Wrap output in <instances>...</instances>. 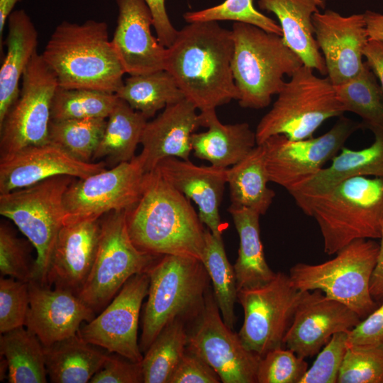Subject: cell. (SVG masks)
Listing matches in <instances>:
<instances>
[{
    "instance_id": "7c38bea8",
    "label": "cell",
    "mask_w": 383,
    "mask_h": 383,
    "mask_svg": "<svg viewBox=\"0 0 383 383\" xmlns=\"http://www.w3.org/2000/svg\"><path fill=\"white\" fill-rule=\"evenodd\" d=\"M57 77L36 52L22 77L20 94L0 123V159L49 140Z\"/></svg>"
},
{
    "instance_id": "cb8c5ba5",
    "label": "cell",
    "mask_w": 383,
    "mask_h": 383,
    "mask_svg": "<svg viewBox=\"0 0 383 383\" xmlns=\"http://www.w3.org/2000/svg\"><path fill=\"white\" fill-rule=\"evenodd\" d=\"M196 106L184 99L166 106L145 127L138 155L145 172H150L164 158L175 157L189 160L191 137L201 126Z\"/></svg>"
},
{
    "instance_id": "60d3db41",
    "label": "cell",
    "mask_w": 383,
    "mask_h": 383,
    "mask_svg": "<svg viewBox=\"0 0 383 383\" xmlns=\"http://www.w3.org/2000/svg\"><path fill=\"white\" fill-rule=\"evenodd\" d=\"M337 383H383V348L348 343Z\"/></svg>"
},
{
    "instance_id": "c3c4849f",
    "label": "cell",
    "mask_w": 383,
    "mask_h": 383,
    "mask_svg": "<svg viewBox=\"0 0 383 383\" xmlns=\"http://www.w3.org/2000/svg\"><path fill=\"white\" fill-rule=\"evenodd\" d=\"M348 343L383 348V303L348 331Z\"/></svg>"
},
{
    "instance_id": "44dd1931",
    "label": "cell",
    "mask_w": 383,
    "mask_h": 383,
    "mask_svg": "<svg viewBox=\"0 0 383 383\" xmlns=\"http://www.w3.org/2000/svg\"><path fill=\"white\" fill-rule=\"evenodd\" d=\"M29 300L25 326L35 334L44 346L77 335L84 322L96 313L78 295L62 289L30 281Z\"/></svg>"
},
{
    "instance_id": "681fc988",
    "label": "cell",
    "mask_w": 383,
    "mask_h": 383,
    "mask_svg": "<svg viewBox=\"0 0 383 383\" xmlns=\"http://www.w3.org/2000/svg\"><path fill=\"white\" fill-rule=\"evenodd\" d=\"M150 8L153 27L160 43L169 48L174 42L178 30L171 23L166 10L165 0H144Z\"/></svg>"
},
{
    "instance_id": "4316f807",
    "label": "cell",
    "mask_w": 383,
    "mask_h": 383,
    "mask_svg": "<svg viewBox=\"0 0 383 383\" xmlns=\"http://www.w3.org/2000/svg\"><path fill=\"white\" fill-rule=\"evenodd\" d=\"M199 118L201 126L208 130L192 135V149L196 157L213 166H233L257 145L255 131L248 123L223 124L218 120L216 109L200 112Z\"/></svg>"
},
{
    "instance_id": "7bdbcfd3",
    "label": "cell",
    "mask_w": 383,
    "mask_h": 383,
    "mask_svg": "<svg viewBox=\"0 0 383 383\" xmlns=\"http://www.w3.org/2000/svg\"><path fill=\"white\" fill-rule=\"evenodd\" d=\"M30 245L28 239L18 238L8 224L1 223L0 272L2 277L9 276L26 282L30 281L34 264V261H30Z\"/></svg>"
},
{
    "instance_id": "5bb4252c",
    "label": "cell",
    "mask_w": 383,
    "mask_h": 383,
    "mask_svg": "<svg viewBox=\"0 0 383 383\" xmlns=\"http://www.w3.org/2000/svg\"><path fill=\"white\" fill-rule=\"evenodd\" d=\"M145 173L136 155L110 170L76 178L64 194V225L98 220L108 213L130 209L140 197Z\"/></svg>"
},
{
    "instance_id": "816d5d0a",
    "label": "cell",
    "mask_w": 383,
    "mask_h": 383,
    "mask_svg": "<svg viewBox=\"0 0 383 383\" xmlns=\"http://www.w3.org/2000/svg\"><path fill=\"white\" fill-rule=\"evenodd\" d=\"M379 239L377 260L370 285V293L373 298L383 296V232Z\"/></svg>"
},
{
    "instance_id": "bcb514c9",
    "label": "cell",
    "mask_w": 383,
    "mask_h": 383,
    "mask_svg": "<svg viewBox=\"0 0 383 383\" xmlns=\"http://www.w3.org/2000/svg\"><path fill=\"white\" fill-rule=\"evenodd\" d=\"M91 383H141L143 374L141 362L131 361L118 354L108 358L89 381Z\"/></svg>"
},
{
    "instance_id": "ee69618b",
    "label": "cell",
    "mask_w": 383,
    "mask_h": 383,
    "mask_svg": "<svg viewBox=\"0 0 383 383\" xmlns=\"http://www.w3.org/2000/svg\"><path fill=\"white\" fill-rule=\"evenodd\" d=\"M29 305L28 282L1 276L0 279L1 334L25 326Z\"/></svg>"
},
{
    "instance_id": "6da1fadb",
    "label": "cell",
    "mask_w": 383,
    "mask_h": 383,
    "mask_svg": "<svg viewBox=\"0 0 383 383\" xmlns=\"http://www.w3.org/2000/svg\"><path fill=\"white\" fill-rule=\"evenodd\" d=\"M233 54L231 30L218 21L189 23L167 48L165 70L200 112L216 109L240 97L231 69Z\"/></svg>"
},
{
    "instance_id": "9a60e30c",
    "label": "cell",
    "mask_w": 383,
    "mask_h": 383,
    "mask_svg": "<svg viewBox=\"0 0 383 383\" xmlns=\"http://www.w3.org/2000/svg\"><path fill=\"white\" fill-rule=\"evenodd\" d=\"M213 293L209 287L203 307L192 331L187 350L207 363L223 383H257L261 357L248 349L238 333L224 323Z\"/></svg>"
},
{
    "instance_id": "4dcf8cb0",
    "label": "cell",
    "mask_w": 383,
    "mask_h": 383,
    "mask_svg": "<svg viewBox=\"0 0 383 383\" xmlns=\"http://www.w3.org/2000/svg\"><path fill=\"white\" fill-rule=\"evenodd\" d=\"M269 182L265 148L257 145L243 160L227 168L231 205L265 214L275 196L267 187Z\"/></svg>"
},
{
    "instance_id": "d6a6232c",
    "label": "cell",
    "mask_w": 383,
    "mask_h": 383,
    "mask_svg": "<svg viewBox=\"0 0 383 383\" xmlns=\"http://www.w3.org/2000/svg\"><path fill=\"white\" fill-rule=\"evenodd\" d=\"M0 352L7 362L9 382H48L44 345L24 326L1 333Z\"/></svg>"
},
{
    "instance_id": "30bf717a",
    "label": "cell",
    "mask_w": 383,
    "mask_h": 383,
    "mask_svg": "<svg viewBox=\"0 0 383 383\" xmlns=\"http://www.w3.org/2000/svg\"><path fill=\"white\" fill-rule=\"evenodd\" d=\"M126 211L101 218L95 260L78 295L95 313L101 312L131 277L148 272L157 257L135 246L128 231Z\"/></svg>"
},
{
    "instance_id": "f35d334b",
    "label": "cell",
    "mask_w": 383,
    "mask_h": 383,
    "mask_svg": "<svg viewBox=\"0 0 383 383\" xmlns=\"http://www.w3.org/2000/svg\"><path fill=\"white\" fill-rule=\"evenodd\" d=\"M106 118L51 120L49 140L77 159L89 162L103 137Z\"/></svg>"
},
{
    "instance_id": "83f0119b",
    "label": "cell",
    "mask_w": 383,
    "mask_h": 383,
    "mask_svg": "<svg viewBox=\"0 0 383 383\" xmlns=\"http://www.w3.org/2000/svg\"><path fill=\"white\" fill-rule=\"evenodd\" d=\"M7 21L6 53L0 69V123L20 94V79L38 43V31L24 10L13 11Z\"/></svg>"
},
{
    "instance_id": "2e32d148",
    "label": "cell",
    "mask_w": 383,
    "mask_h": 383,
    "mask_svg": "<svg viewBox=\"0 0 383 383\" xmlns=\"http://www.w3.org/2000/svg\"><path fill=\"white\" fill-rule=\"evenodd\" d=\"M149 284L148 272L131 277L100 314L81 327L77 334L108 353L141 362L143 356L138 340V321Z\"/></svg>"
},
{
    "instance_id": "f907efd6",
    "label": "cell",
    "mask_w": 383,
    "mask_h": 383,
    "mask_svg": "<svg viewBox=\"0 0 383 383\" xmlns=\"http://www.w3.org/2000/svg\"><path fill=\"white\" fill-rule=\"evenodd\" d=\"M365 62L379 80L383 91V41L369 39L363 50Z\"/></svg>"
},
{
    "instance_id": "3957f363",
    "label": "cell",
    "mask_w": 383,
    "mask_h": 383,
    "mask_svg": "<svg viewBox=\"0 0 383 383\" xmlns=\"http://www.w3.org/2000/svg\"><path fill=\"white\" fill-rule=\"evenodd\" d=\"M41 55L55 73L59 87L116 94L123 84L126 72L104 21L62 22Z\"/></svg>"
},
{
    "instance_id": "e575fe53",
    "label": "cell",
    "mask_w": 383,
    "mask_h": 383,
    "mask_svg": "<svg viewBox=\"0 0 383 383\" xmlns=\"http://www.w3.org/2000/svg\"><path fill=\"white\" fill-rule=\"evenodd\" d=\"M188 333L177 318L158 334L141 361L144 383H169L187 351Z\"/></svg>"
},
{
    "instance_id": "8fae6325",
    "label": "cell",
    "mask_w": 383,
    "mask_h": 383,
    "mask_svg": "<svg viewBox=\"0 0 383 383\" xmlns=\"http://www.w3.org/2000/svg\"><path fill=\"white\" fill-rule=\"evenodd\" d=\"M304 292L281 272L264 284L238 291V301L244 312L238 335L244 345L260 357L283 347Z\"/></svg>"
},
{
    "instance_id": "db71d44e",
    "label": "cell",
    "mask_w": 383,
    "mask_h": 383,
    "mask_svg": "<svg viewBox=\"0 0 383 383\" xmlns=\"http://www.w3.org/2000/svg\"><path fill=\"white\" fill-rule=\"evenodd\" d=\"M21 0H0V48L2 49V34L7 19L16 4Z\"/></svg>"
},
{
    "instance_id": "ba28073f",
    "label": "cell",
    "mask_w": 383,
    "mask_h": 383,
    "mask_svg": "<svg viewBox=\"0 0 383 383\" xmlns=\"http://www.w3.org/2000/svg\"><path fill=\"white\" fill-rule=\"evenodd\" d=\"M75 179L58 175L0 194V214L12 221L36 250L30 281L48 285L52 255L64 225V194Z\"/></svg>"
},
{
    "instance_id": "d4e9b609",
    "label": "cell",
    "mask_w": 383,
    "mask_h": 383,
    "mask_svg": "<svg viewBox=\"0 0 383 383\" xmlns=\"http://www.w3.org/2000/svg\"><path fill=\"white\" fill-rule=\"evenodd\" d=\"M374 134L371 145L357 150L343 147L332 160L312 177L287 191L296 205L328 192L340 182L355 177L383 178V127L370 130Z\"/></svg>"
},
{
    "instance_id": "ab89813d",
    "label": "cell",
    "mask_w": 383,
    "mask_h": 383,
    "mask_svg": "<svg viewBox=\"0 0 383 383\" xmlns=\"http://www.w3.org/2000/svg\"><path fill=\"white\" fill-rule=\"evenodd\" d=\"M183 16L187 23L218 21L245 23L282 36L280 26L257 11L252 0H225L212 7L186 12Z\"/></svg>"
},
{
    "instance_id": "f546056e",
    "label": "cell",
    "mask_w": 383,
    "mask_h": 383,
    "mask_svg": "<svg viewBox=\"0 0 383 383\" xmlns=\"http://www.w3.org/2000/svg\"><path fill=\"white\" fill-rule=\"evenodd\" d=\"M78 334L44 346L45 367L52 383H86L102 367L109 353Z\"/></svg>"
},
{
    "instance_id": "1f68e13d",
    "label": "cell",
    "mask_w": 383,
    "mask_h": 383,
    "mask_svg": "<svg viewBox=\"0 0 383 383\" xmlns=\"http://www.w3.org/2000/svg\"><path fill=\"white\" fill-rule=\"evenodd\" d=\"M147 120L143 114L118 97L92 160L106 158L116 165L133 160Z\"/></svg>"
},
{
    "instance_id": "52a82bcc",
    "label": "cell",
    "mask_w": 383,
    "mask_h": 383,
    "mask_svg": "<svg viewBox=\"0 0 383 383\" xmlns=\"http://www.w3.org/2000/svg\"><path fill=\"white\" fill-rule=\"evenodd\" d=\"M277 96L257 126V145L278 134L294 140L311 138L326 120L345 112L328 77H317L305 65L294 72Z\"/></svg>"
},
{
    "instance_id": "7a4b0ae2",
    "label": "cell",
    "mask_w": 383,
    "mask_h": 383,
    "mask_svg": "<svg viewBox=\"0 0 383 383\" xmlns=\"http://www.w3.org/2000/svg\"><path fill=\"white\" fill-rule=\"evenodd\" d=\"M126 223L133 244L144 252L202 260L204 223L190 200L157 168L145 173L140 197L126 211Z\"/></svg>"
},
{
    "instance_id": "f1b7e54d",
    "label": "cell",
    "mask_w": 383,
    "mask_h": 383,
    "mask_svg": "<svg viewBox=\"0 0 383 383\" xmlns=\"http://www.w3.org/2000/svg\"><path fill=\"white\" fill-rule=\"evenodd\" d=\"M239 235V249L233 266L238 292L264 284L276 274L268 265L260 238L256 211L231 205L228 209Z\"/></svg>"
},
{
    "instance_id": "ffe728a7",
    "label": "cell",
    "mask_w": 383,
    "mask_h": 383,
    "mask_svg": "<svg viewBox=\"0 0 383 383\" xmlns=\"http://www.w3.org/2000/svg\"><path fill=\"white\" fill-rule=\"evenodd\" d=\"M117 24L111 41L126 73L138 75L165 70L167 48L151 32L153 18L144 0H116Z\"/></svg>"
},
{
    "instance_id": "d590c367",
    "label": "cell",
    "mask_w": 383,
    "mask_h": 383,
    "mask_svg": "<svg viewBox=\"0 0 383 383\" xmlns=\"http://www.w3.org/2000/svg\"><path fill=\"white\" fill-rule=\"evenodd\" d=\"M205 247L201 262L212 282L213 293L226 325L233 329L236 317L235 303L238 289L234 268L230 264L221 237L205 231Z\"/></svg>"
},
{
    "instance_id": "4fadbf2b",
    "label": "cell",
    "mask_w": 383,
    "mask_h": 383,
    "mask_svg": "<svg viewBox=\"0 0 383 383\" xmlns=\"http://www.w3.org/2000/svg\"><path fill=\"white\" fill-rule=\"evenodd\" d=\"M363 128L343 115L326 133L302 140H290L284 135L270 136L263 143L270 182L287 191L321 170L344 147L347 140Z\"/></svg>"
},
{
    "instance_id": "ac0fdd59",
    "label": "cell",
    "mask_w": 383,
    "mask_h": 383,
    "mask_svg": "<svg viewBox=\"0 0 383 383\" xmlns=\"http://www.w3.org/2000/svg\"><path fill=\"white\" fill-rule=\"evenodd\" d=\"M361 318L321 290L305 291L284 338V345L304 359L317 355L331 337L349 331Z\"/></svg>"
},
{
    "instance_id": "b9f144b4",
    "label": "cell",
    "mask_w": 383,
    "mask_h": 383,
    "mask_svg": "<svg viewBox=\"0 0 383 383\" xmlns=\"http://www.w3.org/2000/svg\"><path fill=\"white\" fill-rule=\"evenodd\" d=\"M308 368L304 358L288 348L279 347L261 357L257 383H300Z\"/></svg>"
},
{
    "instance_id": "74e56055",
    "label": "cell",
    "mask_w": 383,
    "mask_h": 383,
    "mask_svg": "<svg viewBox=\"0 0 383 383\" xmlns=\"http://www.w3.org/2000/svg\"><path fill=\"white\" fill-rule=\"evenodd\" d=\"M117 101L113 93L58 86L52 99L51 120L107 118Z\"/></svg>"
},
{
    "instance_id": "8992f818",
    "label": "cell",
    "mask_w": 383,
    "mask_h": 383,
    "mask_svg": "<svg viewBox=\"0 0 383 383\" xmlns=\"http://www.w3.org/2000/svg\"><path fill=\"white\" fill-rule=\"evenodd\" d=\"M148 272L150 284L139 342L144 353L171 322L198 316L209 287L206 268L194 257L162 255Z\"/></svg>"
},
{
    "instance_id": "603a6c76",
    "label": "cell",
    "mask_w": 383,
    "mask_h": 383,
    "mask_svg": "<svg viewBox=\"0 0 383 383\" xmlns=\"http://www.w3.org/2000/svg\"><path fill=\"white\" fill-rule=\"evenodd\" d=\"M155 168L174 189L198 206L201 221L215 236L221 237L219 209L227 184V168L198 166L189 160L175 157L162 159Z\"/></svg>"
},
{
    "instance_id": "836d02e7",
    "label": "cell",
    "mask_w": 383,
    "mask_h": 383,
    "mask_svg": "<svg viewBox=\"0 0 383 383\" xmlns=\"http://www.w3.org/2000/svg\"><path fill=\"white\" fill-rule=\"evenodd\" d=\"M116 95L148 119L158 111L185 99L173 77L165 70L130 75Z\"/></svg>"
},
{
    "instance_id": "e0dca14e",
    "label": "cell",
    "mask_w": 383,
    "mask_h": 383,
    "mask_svg": "<svg viewBox=\"0 0 383 383\" xmlns=\"http://www.w3.org/2000/svg\"><path fill=\"white\" fill-rule=\"evenodd\" d=\"M314 35L334 86L360 73L365 65L363 50L369 40L365 15L344 16L333 10L313 16Z\"/></svg>"
},
{
    "instance_id": "277c9868",
    "label": "cell",
    "mask_w": 383,
    "mask_h": 383,
    "mask_svg": "<svg viewBox=\"0 0 383 383\" xmlns=\"http://www.w3.org/2000/svg\"><path fill=\"white\" fill-rule=\"evenodd\" d=\"M297 206L316 220L323 251L333 255L354 240L381 238L383 178L352 177Z\"/></svg>"
},
{
    "instance_id": "5b68a950",
    "label": "cell",
    "mask_w": 383,
    "mask_h": 383,
    "mask_svg": "<svg viewBox=\"0 0 383 383\" xmlns=\"http://www.w3.org/2000/svg\"><path fill=\"white\" fill-rule=\"evenodd\" d=\"M231 33V69L238 103L243 108H265L283 88L284 77H291L304 63L281 35L241 22L233 23Z\"/></svg>"
},
{
    "instance_id": "9c48e42d",
    "label": "cell",
    "mask_w": 383,
    "mask_h": 383,
    "mask_svg": "<svg viewBox=\"0 0 383 383\" xmlns=\"http://www.w3.org/2000/svg\"><path fill=\"white\" fill-rule=\"evenodd\" d=\"M379 248L372 239L356 240L338 251L331 260L316 265H294L289 277L296 289L321 290L364 318L377 308L370 285Z\"/></svg>"
},
{
    "instance_id": "8d00e7d4",
    "label": "cell",
    "mask_w": 383,
    "mask_h": 383,
    "mask_svg": "<svg viewBox=\"0 0 383 383\" xmlns=\"http://www.w3.org/2000/svg\"><path fill=\"white\" fill-rule=\"evenodd\" d=\"M334 87L345 112L359 116L363 128L383 127V91L365 62L359 74Z\"/></svg>"
},
{
    "instance_id": "7dc6e473",
    "label": "cell",
    "mask_w": 383,
    "mask_h": 383,
    "mask_svg": "<svg viewBox=\"0 0 383 383\" xmlns=\"http://www.w3.org/2000/svg\"><path fill=\"white\" fill-rule=\"evenodd\" d=\"M217 373L203 360L186 351L175 368L169 383H218Z\"/></svg>"
},
{
    "instance_id": "7402d4cb",
    "label": "cell",
    "mask_w": 383,
    "mask_h": 383,
    "mask_svg": "<svg viewBox=\"0 0 383 383\" xmlns=\"http://www.w3.org/2000/svg\"><path fill=\"white\" fill-rule=\"evenodd\" d=\"M101 234V218L62 226L48 273L47 284L79 295L93 267Z\"/></svg>"
},
{
    "instance_id": "f6af8a7d",
    "label": "cell",
    "mask_w": 383,
    "mask_h": 383,
    "mask_svg": "<svg viewBox=\"0 0 383 383\" xmlns=\"http://www.w3.org/2000/svg\"><path fill=\"white\" fill-rule=\"evenodd\" d=\"M348 331L334 334L317 354L300 383H337L348 348Z\"/></svg>"
},
{
    "instance_id": "d6986e66",
    "label": "cell",
    "mask_w": 383,
    "mask_h": 383,
    "mask_svg": "<svg viewBox=\"0 0 383 383\" xmlns=\"http://www.w3.org/2000/svg\"><path fill=\"white\" fill-rule=\"evenodd\" d=\"M105 167L104 162L79 160L51 141L30 145L0 159V194L58 175L86 178L104 170Z\"/></svg>"
},
{
    "instance_id": "f5cc1de1",
    "label": "cell",
    "mask_w": 383,
    "mask_h": 383,
    "mask_svg": "<svg viewBox=\"0 0 383 383\" xmlns=\"http://www.w3.org/2000/svg\"><path fill=\"white\" fill-rule=\"evenodd\" d=\"M364 15L369 39L383 41V14L367 10Z\"/></svg>"
},
{
    "instance_id": "484cf974",
    "label": "cell",
    "mask_w": 383,
    "mask_h": 383,
    "mask_svg": "<svg viewBox=\"0 0 383 383\" xmlns=\"http://www.w3.org/2000/svg\"><path fill=\"white\" fill-rule=\"evenodd\" d=\"M261 10L277 18L284 43L301 59L304 65L327 74L323 55L314 35L313 16L326 6L325 0H257Z\"/></svg>"
}]
</instances>
